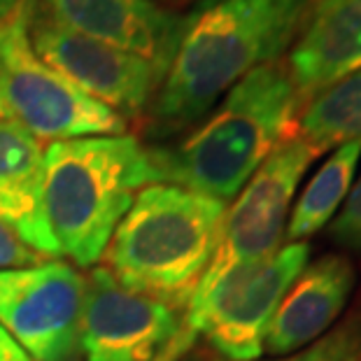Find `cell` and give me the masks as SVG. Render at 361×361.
Here are the masks:
<instances>
[{"label": "cell", "mask_w": 361, "mask_h": 361, "mask_svg": "<svg viewBox=\"0 0 361 361\" xmlns=\"http://www.w3.org/2000/svg\"><path fill=\"white\" fill-rule=\"evenodd\" d=\"M308 10L310 0H201L184 17L178 51L149 105L152 137L191 128L245 75L275 63Z\"/></svg>", "instance_id": "1"}, {"label": "cell", "mask_w": 361, "mask_h": 361, "mask_svg": "<svg viewBox=\"0 0 361 361\" xmlns=\"http://www.w3.org/2000/svg\"><path fill=\"white\" fill-rule=\"evenodd\" d=\"M301 96L282 63H266L228 91L184 140L147 149L154 182L228 203L271 152L291 137Z\"/></svg>", "instance_id": "2"}, {"label": "cell", "mask_w": 361, "mask_h": 361, "mask_svg": "<svg viewBox=\"0 0 361 361\" xmlns=\"http://www.w3.org/2000/svg\"><path fill=\"white\" fill-rule=\"evenodd\" d=\"M152 182L147 147L133 135L49 142L42 159V203L61 255L82 268L96 266L135 194Z\"/></svg>", "instance_id": "3"}, {"label": "cell", "mask_w": 361, "mask_h": 361, "mask_svg": "<svg viewBox=\"0 0 361 361\" xmlns=\"http://www.w3.org/2000/svg\"><path fill=\"white\" fill-rule=\"evenodd\" d=\"M226 203L178 184L152 182L114 228L107 271L124 287L180 308L189 303L219 243Z\"/></svg>", "instance_id": "4"}, {"label": "cell", "mask_w": 361, "mask_h": 361, "mask_svg": "<svg viewBox=\"0 0 361 361\" xmlns=\"http://www.w3.org/2000/svg\"><path fill=\"white\" fill-rule=\"evenodd\" d=\"M310 245L287 243L271 257L231 268L203 294L191 296L184 326L201 334L219 357L257 361L280 301L308 266Z\"/></svg>", "instance_id": "5"}, {"label": "cell", "mask_w": 361, "mask_h": 361, "mask_svg": "<svg viewBox=\"0 0 361 361\" xmlns=\"http://www.w3.org/2000/svg\"><path fill=\"white\" fill-rule=\"evenodd\" d=\"M0 96L7 119L37 140L59 142L126 130L124 117L94 101L37 56L26 12L0 28Z\"/></svg>", "instance_id": "6"}, {"label": "cell", "mask_w": 361, "mask_h": 361, "mask_svg": "<svg viewBox=\"0 0 361 361\" xmlns=\"http://www.w3.org/2000/svg\"><path fill=\"white\" fill-rule=\"evenodd\" d=\"M319 152L301 135H291L271 152L259 171L226 207L219 243L194 296L203 294L235 266L255 264L282 247L296 189Z\"/></svg>", "instance_id": "7"}, {"label": "cell", "mask_w": 361, "mask_h": 361, "mask_svg": "<svg viewBox=\"0 0 361 361\" xmlns=\"http://www.w3.org/2000/svg\"><path fill=\"white\" fill-rule=\"evenodd\" d=\"M182 324L180 308L124 287L107 268H94L87 278L80 359L178 361L189 348L180 338L194 336Z\"/></svg>", "instance_id": "8"}, {"label": "cell", "mask_w": 361, "mask_h": 361, "mask_svg": "<svg viewBox=\"0 0 361 361\" xmlns=\"http://www.w3.org/2000/svg\"><path fill=\"white\" fill-rule=\"evenodd\" d=\"M87 278L66 261L0 271V326L35 361H80Z\"/></svg>", "instance_id": "9"}, {"label": "cell", "mask_w": 361, "mask_h": 361, "mask_svg": "<svg viewBox=\"0 0 361 361\" xmlns=\"http://www.w3.org/2000/svg\"><path fill=\"white\" fill-rule=\"evenodd\" d=\"M26 19L37 56L119 117H140L154 101L166 73L147 59L59 26L30 5Z\"/></svg>", "instance_id": "10"}, {"label": "cell", "mask_w": 361, "mask_h": 361, "mask_svg": "<svg viewBox=\"0 0 361 361\" xmlns=\"http://www.w3.org/2000/svg\"><path fill=\"white\" fill-rule=\"evenodd\" d=\"M30 10L80 35L147 59L164 73L184 28V17L154 0H30Z\"/></svg>", "instance_id": "11"}, {"label": "cell", "mask_w": 361, "mask_h": 361, "mask_svg": "<svg viewBox=\"0 0 361 361\" xmlns=\"http://www.w3.org/2000/svg\"><path fill=\"white\" fill-rule=\"evenodd\" d=\"M357 287L350 257H319L298 273L275 310L264 338V352L273 357L294 355L326 336L343 314Z\"/></svg>", "instance_id": "12"}, {"label": "cell", "mask_w": 361, "mask_h": 361, "mask_svg": "<svg viewBox=\"0 0 361 361\" xmlns=\"http://www.w3.org/2000/svg\"><path fill=\"white\" fill-rule=\"evenodd\" d=\"M301 101L361 68V0H317L303 19L287 59Z\"/></svg>", "instance_id": "13"}, {"label": "cell", "mask_w": 361, "mask_h": 361, "mask_svg": "<svg viewBox=\"0 0 361 361\" xmlns=\"http://www.w3.org/2000/svg\"><path fill=\"white\" fill-rule=\"evenodd\" d=\"M42 142L17 121H0V219L44 259L61 257L42 203Z\"/></svg>", "instance_id": "14"}, {"label": "cell", "mask_w": 361, "mask_h": 361, "mask_svg": "<svg viewBox=\"0 0 361 361\" xmlns=\"http://www.w3.org/2000/svg\"><path fill=\"white\" fill-rule=\"evenodd\" d=\"M359 161L361 142H348L334 149V154L312 175L298 201L291 205L284 233L289 243H301L314 235L336 217L355 184Z\"/></svg>", "instance_id": "15"}, {"label": "cell", "mask_w": 361, "mask_h": 361, "mask_svg": "<svg viewBox=\"0 0 361 361\" xmlns=\"http://www.w3.org/2000/svg\"><path fill=\"white\" fill-rule=\"evenodd\" d=\"M298 130L319 154L348 142H361V68L312 96Z\"/></svg>", "instance_id": "16"}, {"label": "cell", "mask_w": 361, "mask_h": 361, "mask_svg": "<svg viewBox=\"0 0 361 361\" xmlns=\"http://www.w3.org/2000/svg\"><path fill=\"white\" fill-rule=\"evenodd\" d=\"M284 361H361V308L348 314L310 348Z\"/></svg>", "instance_id": "17"}, {"label": "cell", "mask_w": 361, "mask_h": 361, "mask_svg": "<svg viewBox=\"0 0 361 361\" xmlns=\"http://www.w3.org/2000/svg\"><path fill=\"white\" fill-rule=\"evenodd\" d=\"M329 235H331V240L336 245H341V247L361 252V175H359V180L352 184L345 203L331 219Z\"/></svg>", "instance_id": "18"}, {"label": "cell", "mask_w": 361, "mask_h": 361, "mask_svg": "<svg viewBox=\"0 0 361 361\" xmlns=\"http://www.w3.org/2000/svg\"><path fill=\"white\" fill-rule=\"evenodd\" d=\"M44 261V257L37 255L35 250H30L28 245L21 240V235L14 231L10 224H5L0 219V271L7 268H26L35 266Z\"/></svg>", "instance_id": "19"}, {"label": "cell", "mask_w": 361, "mask_h": 361, "mask_svg": "<svg viewBox=\"0 0 361 361\" xmlns=\"http://www.w3.org/2000/svg\"><path fill=\"white\" fill-rule=\"evenodd\" d=\"M0 361H35V359L0 326Z\"/></svg>", "instance_id": "20"}, {"label": "cell", "mask_w": 361, "mask_h": 361, "mask_svg": "<svg viewBox=\"0 0 361 361\" xmlns=\"http://www.w3.org/2000/svg\"><path fill=\"white\" fill-rule=\"evenodd\" d=\"M28 5L30 0H0V28L17 19L19 14H24Z\"/></svg>", "instance_id": "21"}, {"label": "cell", "mask_w": 361, "mask_h": 361, "mask_svg": "<svg viewBox=\"0 0 361 361\" xmlns=\"http://www.w3.org/2000/svg\"><path fill=\"white\" fill-rule=\"evenodd\" d=\"M178 361H212V359H207L201 352H194V355H182Z\"/></svg>", "instance_id": "22"}, {"label": "cell", "mask_w": 361, "mask_h": 361, "mask_svg": "<svg viewBox=\"0 0 361 361\" xmlns=\"http://www.w3.org/2000/svg\"><path fill=\"white\" fill-rule=\"evenodd\" d=\"M7 119V110H5V103H3V96H0V121Z\"/></svg>", "instance_id": "23"}, {"label": "cell", "mask_w": 361, "mask_h": 361, "mask_svg": "<svg viewBox=\"0 0 361 361\" xmlns=\"http://www.w3.org/2000/svg\"><path fill=\"white\" fill-rule=\"evenodd\" d=\"M168 3H175V5H178V3H189V0H168Z\"/></svg>", "instance_id": "24"}]
</instances>
